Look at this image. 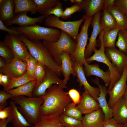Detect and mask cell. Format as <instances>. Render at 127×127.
Masks as SVG:
<instances>
[{
  "label": "cell",
  "mask_w": 127,
  "mask_h": 127,
  "mask_svg": "<svg viewBox=\"0 0 127 127\" xmlns=\"http://www.w3.org/2000/svg\"><path fill=\"white\" fill-rule=\"evenodd\" d=\"M83 9V8L81 4H75L71 7H67L65 8L61 18L66 19L70 18L74 13L80 12Z\"/></svg>",
  "instance_id": "40"
},
{
  "label": "cell",
  "mask_w": 127,
  "mask_h": 127,
  "mask_svg": "<svg viewBox=\"0 0 127 127\" xmlns=\"http://www.w3.org/2000/svg\"><path fill=\"white\" fill-rule=\"evenodd\" d=\"M119 30L117 27L111 30L104 31L102 41L105 48H115V42Z\"/></svg>",
  "instance_id": "31"
},
{
  "label": "cell",
  "mask_w": 127,
  "mask_h": 127,
  "mask_svg": "<svg viewBox=\"0 0 127 127\" xmlns=\"http://www.w3.org/2000/svg\"><path fill=\"white\" fill-rule=\"evenodd\" d=\"M10 99L19 105L18 110L29 124L32 125L37 123L40 115V107L43 102L42 97L22 96H12Z\"/></svg>",
  "instance_id": "3"
},
{
  "label": "cell",
  "mask_w": 127,
  "mask_h": 127,
  "mask_svg": "<svg viewBox=\"0 0 127 127\" xmlns=\"http://www.w3.org/2000/svg\"><path fill=\"white\" fill-rule=\"evenodd\" d=\"M11 122V118L0 120V127H7V124Z\"/></svg>",
  "instance_id": "50"
},
{
  "label": "cell",
  "mask_w": 127,
  "mask_h": 127,
  "mask_svg": "<svg viewBox=\"0 0 127 127\" xmlns=\"http://www.w3.org/2000/svg\"><path fill=\"white\" fill-rule=\"evenodd\" d=\"M107 10L114 17L120 30H127V16L115 5Z\"/></svg>",
  "instance_id": "29"
},
{
  "label": "cell",
  "mask_w": 127,
  "mask_h": 127,
  "mask_svg": "<svg viewBox=\"0 0 127 127\" xmlns=\"http://www.w3.org/2000/svg\"><path fill=\"white\" fill-rule=\"evenodd\" d=\"M73 67L76 72L77 81L79 86H83L85 91L87 92L97 101L100 93L99 88L92 86L89 83L86 77L83 66L74 62Z\"/></svg>",
  "instance_id": "17"
},
{
  "label": "cell",
  "mask_w": 127,
  "mask_h": 127,
  "mask_svg": "<svg viewBox=\"0 0 127 127\" xmlns=\"http://www.w3.org/2000/svg\"><path fill=\"white\" fill-rule=\"evenodd\" d=\"M60 58L61 70L64 76L63 82L66 85L69 80L70 75H72L73 76H76V73L73 67L74 62L70 54L64 51Z\"/></svg>",
  "instance_id": "20"
},
{
  "label": "cell",
  "mask_w": 127,
  "mask_h": 127,
  "mask_svg": "<svg viewBox=\"0 0 127 127\" xmlns=\"http://www.w3.org/2000/svg\"><path fill=\"white\" fill-rule=\"evenodd\" d=\"M31 127H64L59 117L55 115H40L37 123Z\"/></svg>",
  "instance_id": "26"
},
{
  "label": "cell",
  "mask_w": 127,
  "mask_h": 127,
  "mask_svg": "<svg viewBox=\"0 0 127 127\" xmlns=\"http://www.w3.org/2000/svg\"><path fill=\"white\" fill-rule=\"evenodd\" d=\"M4 41L11 49L14 57L26 62L30 54L26 45L21 40L19 35L8 34L4 36Z\"/></svg>",
  "instance_id": "9"
},
{
  "label": "cell",
  "mask_w": 127,
  "mask_h": 127,
  "mask_svg": "<svg viewBox=\"0 0 127 127\" xmlns=\"http://www.w3.org/2000/svg\"><path fill=\"white\" fill-rule=\"evenodd\" d=\"M10 80V78L8 75L3 74L0 73V85L3 87L5 90L8 86Z\"/></svg>",
  "instance_id": "46"
},
{
  "label": "cell",
  "mask_w": 127,
  "mask_h": 127,
  "mask_svg": "<svg viewBox=\"0 0 127 127\" xmlns=\"http://www.w3.org/2000/svg\"><path fill=\"white\" fill-rule=\"evenodd\" d=\"M115 45L119 51L127 55V30L119 31Z\"/></svg>",
  "instance_id": "35"
},
{
  "label": "cell",
  "mask_w": 127,
  "mask_h": 127,
  "mask_svg": "<svg viewBox=\"0 0 127 127\" xmlns=\"http://www.w3.org/2000/svg\"><path fill=\"white\" fill-rule=\"evenodd\" d=\"M63 114L81 121L83 119L82 114L78 109L76 105L73 103H70L67 105Z\"/></svg>",
  "instance_id": "34"
},
{
  "label": "cell",
  "mask_w": 127,
  "mask_h": 127,
  "mask_svg": "<svg viewBox=\"0 0 127 127\" xmlns=\"http://www.w3.org/2000/svg\"><path fill=\"white\" fill-rule=\"evenodd\" d=\"M6 63H7L5 60L0 57V69L4 67Z\"/></svg>",
  "instance_id": "51"
},
{
  "label": "cell",
  "mask_w": 127,
  "mask_h": 127,
  "mask_svg": "<svg viewBox=\"0 0 127 127\" xmlns=\"http://www.w3.org/2000/svg\"><path fill=\"white\" fill-rule=\"evenodd\" d=\"M104 33V31L103 30L99 36V39L101 44L99 49L97 50L95 48L93 51L94 53L93 55L86 58L85 60L88 64L93 61H96L103 63L107 66L111 73L110 82L108 90H111L115 83L120 78L122 74L120 73L117 68L112 64L105 54V48L102 41Z\"/></svg>",
  "instance_id": "6"
},
{
  "label": "cell",
  "mask_w": 127,
  "mask_h": 127,
  "mask_svg": "<svg viewBox=\"0 0 127 127\" xmlns=\"http://www.w3.org/2000/svg\"><path fill=\"white\" fill-rule=\"evenodd\" d=\"M123 97L125 100L127 99V87L125 94Z\"/></svg>",
  "instance_id": "53"
},
{
  "label": "cell",
  "mask_w": 127,
  "mask_h": 127,
  "mask_svg": "<svg viewBox=\"0 0 127 127\" xmlns=\"http://www.w3.org/2000/svg\"><path fill=\"white\" fill-rule=\"evenodd\" d=\"M27 69L26 62L14 57L11 62L7 63L4 67L0 69V73L8 75L11 78L23 75L26 72Z\"/></svg>",
  "instance_id": "12"
},
{
  "label": "cell",
  "mask_w": 127,
  "mask_h": 127,
  "mask_svg": "<svg viewBox=\"0 0 127 127\" xmlns=\"http://www.w3.org/2000/svg\"><path fill=\"white\" fill-rule=\"evenodd\" d=\"M104 0H83L81 4L86 12V16L92 17L103 9Z\"/></svg>",
  "instance_id": "25"
},
{
  "label": "cell",
  "mask_w": 127,
  "mask_h": 127,
  "mask_svg": "<svg viewBox=\"0 0 127 127\" xmlns=\"http://www.w3.org/2000/svg\"><path fill=\"white\" fill-rule=\"evenodd\" d=\"M125 103L127 107V99L125 100Z\"/></svg>",
  "instance_id": "55"
},
{
  "label": "cell",
  "mask_w": 127,
  "mask_h": 127,
  "mask_svg": "<svg viewBox=\"0 0 127 127\" xmlns=\"http://www.w3.org/2000/svg\"><path fill=\"white\" fill-rule=\"evenodd\" d=\"M19 36L26 45L30 54L38 62L44 65L59 77L61 76L62 74L61 66L55 61L43 42L40 40H30L22 34Z\"/></svg>",
  "instance_id": "2"
},
{
  "label": "cell",
  "mask_w": 127,
  "mask_h": 127,
  "mask_svg": "<svg viewBox=\"0 0 127 127\" xmlns=\"http://www.w3.org/2000/svg\"><path fill=\"white\" fill-rule=\"evenodd\" d=\"M64 89L60 85L54 84L47 89L45 95L40 96L43 102L40 107V115L60 117L63 114L65 107L72 101Z\"/></svg>",
  "instance_id": "1"
},
{
  "label": "cell",
  "mask_w": 127,
  "mask_h": 127,
  "mask_svg": "<svg viewBox=\"0 0 127 127\" xmlns=\"http://www.w3.org/2000/svg\"><path fill=\"white\" fill-rule=\"evenodd\" d=\"M115 0H104L103 10L114 5Z\"/></svg>",
  "instance_id": "49"
},
{
  "label": "cell",
  "mask_w": 127,
  "mask_h": 127,
  "mask_svg": "<svg viewBox=\"0 0 127 127\" xmlns=\"http://www.w3.org/2000/svg\"><path fill=\"white\" fill-rule=\"evenodd\" d=\"M103 127H121L113 118H111L104 121Z\"/></svg>",
  "instance_id": "48"
},
{
  "label": "cell",
  "mask_w": 127,
  "mask_h": 127,
  "mask_svg": "<svg viewBox=\"0 0 127 127\" xmlns=\"http://www.w3.org/2000/svg\"><path fill=\"white\" fill-rule=\"evenodd\" d=\"M36 12L43 15L48 10L56 7L60 2L57 0H34Z\"/></svg>",
  "instance_id": "32"
},
{
  "label": "cell",
  "mask_w": 127,
  "mask_h": 127,
  "mask_svg": "<svg viewBox=\"0 0 127 127\" xmlns=\"http://www.w3.org/2000/svg\"><path fill=\"white\" fill-rule=\"evenodd\" d=\"M70 1L75 4H80L82 3L83 0H70Z\"/></svg>",
  "instance_id": "52"
},
{
  "label": "cell",
  "mask_w": 127,
  "mask_h": 127,
  "mask_svg": "<svg viewBox=\"0 0 127 127\" xmlns=\"http://www.w3.org/2000/svg\"><path fill=\"white\" fill-rule=\"evenodd\" d=\"M54 84L60 85L64 89L67 88L63 82L55 73L46 66L45 76L40 83L35 87L33 91V97H40L45 94L46 90Z\"/></svg>",
  "instance_id": "10"
},
{
  "label": "cell",
  "mask_w": 127,
  "mask_h": 127,
  "mask_svg": "<svg viewBox=\"0 0 127 127\" xmlns=\"http://www.w3.org/2000/svg\"><path fill=\"white\" fill-rule=\"evenodd\" d=\"M83 127H103L105 121L104 113L101 108L83 117Z\"/></svg>",
  "instance_id": "21"
},
{
  "label": "cell",
  "mask_w": 127,
  "mask_h": 127,
  "mask_svg": "<svg viewBox=\"0 0 127 127\" xmlns=\"http://www.w3.org/2000/svg\"><path fill=\"white\" fill-rule=\"evenodd\" d=\"M68 93L73 103L77 105L79 102L81 98V96L79 92L75 88H72L69 90Z\"/></svg>",
  "instance_id": "43"
},
{
  "label": "cell",
  "mask_w": 127,
  "mask_h": 127,
  "mask_svg": "<svg viewBox=\"0 0 127 127\" xmlns=\"http://www.w3.org/2000/svg\"><path fill=\"white\" fill-rule=\"evenodd\" d=\"M83 65L85 75L87 77L94 75L101 79L104 82L105 85L109 86L110 82L111 73L108 70L104 71L99 67L97 64H90L86 62Z\"/></svg>",
  "instance_id": "19"
},
{
  "label": "cell",
  "mask_w": 127,
  "mask_h": 127,
  "mask_svg": "<svg viewBox=\"0 0 127 127\" xmlns=\"http://www.w3.org/2000/svg\"><path fill=\"white\" fill-rule=\"evenodd\" d=\"M26 62L27 64V69L26 72L29 76L34 79V72L38 62L30 54Z\"/></svg>",
  "instance_id": "39"
},
{
  "label": "cell",
  "mask_w": 127,
  "mask_h": 127,
  "mask_svg": "<svg viewBox=\"0 0 127 127\" xmlns=\"http://www.w3.org/2000/svg\"><path fill=\"white\" fill-rule=\"evenodd\" d=\"M114 5L127 16V0H115Z\"/></svg>",
  "instance_id": "44"
},
{
  "label": "cell",
  "mask_w": 127,
  "mask_h": 127,
  "mask_svg": "<svg viewBox=\"0 0 127 127\" xmlns=\"http://www.w3.org/2000/svg\"><path fill=\"white\" fill-rule=\"evenodd\" d=\"M34 80V79L29 76L26 72L23 75L17 77L10 78L9 83L5 91H7L15 88Z\"/></svg>",
  "instance_id": "33"
},
{
  "label": "cell",
  "mask_w": 127,
  "mask_h": 127,
  "mask_svg": "<svg viewBox=\"0 0 127 127\" xmlns=\"http://www.w3.org/2000/svg\"><path fill=\"white\" fill-rule=\"evenodd\" d=\"M26 12L19 13L14 16L11 20L3 22L4 25L8 27L13 24H17L19 26H26L34 25L37 23H41L47 17L44 14L38 17L32 18L27 15Z\"/></svg>",
  "instance_id": "14"
},
{
  "label": "cell",
  "mask_w": 127,
  "mask_h": 127,
  "mask_svg": "<svg viewBox=\"0 0 127 127\" xmlns=\"http://www.w3.org/2000/svg\"><path fill=\"white\" fill-rule=\"evenodd\" d=\"M59 119L64 127H83L82 121L62 114Z\"/></svg>",
  "instance_id": "37"
},
{
  "label": "cell",
  "mask_w": 127,
  "mask_h": 127,
  "mask_svg": "<svg viewBox=\"0 0 127 127\" xmlns=\"http://www.w3.org/2000/svg\"><path fill=\"white\" fill-rule=\"evenodd\" d=\"M0 56L7 63L11 62L14 58L12 50L4 41H0Z\"/></svg>",
  "instance_id": "36"
},
{
  "label": "cell",
  "mask_w": 127,
  "mask_h": 127,
  "mask_svg": "<svg viewBox=\"0 0 127 127\" xmlns=\"http://www.w3.org/2000/svg\"><path fill=\"white\" fill-rule=\"evenodd\" d=\"M15 7L13 0H0V20L4 22L13 18Z\"/></svg>",
  "instance_id": "24"
},
{
  "label": "cell",
  "mask_w": 127,
  "mask_h": 127,
  "mask_svg": "<svg viewBox=\"0 0 127 127\" xmlns=\"http://www.w3.org/2000/svg\"><path fill=\"white\" fill-rule=\"evenodd\" d=\"M101 16L100 11L94 15L91 20V24L93 30L90 37L89 38V43L85 50V56L86 59L91 56L94 50L96 48L97 45V37L103 30L100 24Z\"/></svg>",
  "instance_id": "13"
},
{
  "label": "cell",
  "mask_w": 127,
  "mask_h": 127,
  "mask_svg": "<svg viewBox=\"0 0 127 127\" xmlns=\"http://www.w3.org/2000/svg\"><path fill=\"white\" fill-rule=\"evenodd\" d=\"M43 43L55 61L60 66L61 65L60 57L63 52L65 51L71 55L77 45V42L73 41L69 35L62 30L59 38L56 42H52L43 40Z\"/></svg>",
  "instance_id": "5"
},
{
  "label": "cell",
  "mask_w": 127,
  "mask_h": 127,
  "mask_svg": "<svg viewBox=\"0 0 127 127\" xmlns=\"http://www.w3.org/2000/svg\"><path fill=\"white\" fill-rule=\"evenodd\" d=\"M11 94L3 90L0 91V109L6 107L7 105V100L12 96Z\"/></svg>",
  "instance_id": "42"
},
{
  "label": "cell",
  "mask_w": 127,
  "mask_h": 127,
  "mask_svg": "<svg viewBox=\"0 0 127 127\" xmlns=\"http://www.w3.org/2000/svg\"><path fill=\"white\" fill-rule=\"evenodd\" d=\"M113 118L119 124L127 123V107L125 100L123 97L112 108Z\"/></svg>",
  "instance_id": "22"
},
{
  "label": "cell",
  "mask_w": 127,
  "mask_h": 127,
  "mask_svg": "<svg viewBox=\"0 0 127 127\" xmlns=\"http://www.w3.org/2000/svg\"><path fill=\"white\" fill-rule=\"evenodd\" d=\"M45 73L46 66L38 62L34 74V78L36 81L35 87L38 86L41 82L45 76Z\"/></svg>",
  "instance_id": "38"
},
{
  "label": "cell",
  "mask_w": 127,
  "mask_h": 127,
  "mask_svg": "<svg viewBox=\"0 0 127 127\" xmlns=\"http://www.w3.org/2000/svg\"><path fill=\"white\" fill-rule=\"evenodd\" d=\"M64 11L62 4L60 2L54 8L47 11L44 14L47 16L51 15H53L59 18H61Z\"/></svg>",
  "instance_id": "41"
},
{
  "label": "cell",
  "mask_w": 127,
  "mask_h": 127,
  "mask_svg": "<svg viewBox=\"0 0 127 127\" xmlns=\"http://www.w3.org/2000/svg\"><path fill=\"white\" fill-rule=\"evenodd\" d=\"M105 53L112 64L122 74L125 67L127 65V55L115 48H105Z\"/></svg>",
  "instance_id": "15"
},
{
  "label": "cell",
  "mask_w": 127,
  "mask_h": 127,
  "mask_svg": "<svg viewBox=\"0 0 127 127\" xmlns=\"http://www.w3.org/2000/svg\"><path fill=\"white\" fill-rule=\"evenodd\" d=\"M77 107L82 114H89L101 107L98 101L89 93L85 91L81 95Z\"/></svg>",
  "instance_id": "16"
},
{
  "label": "cell",
  "mask_w": 127,
  "mask_h": 127,
  "mask_svg": "<svg viewBox=\"0 0 127 127\" xmlns=\"http://www.w3.org/2000/svg\"><path fill=\"white\" fill-rule=\"evenodd\" d=\"M84 15L80 20L73 21H64L53 15L48 16L45 19L44 25L47 27H55L67 33L72 38L76 39L79 27L84 20Z\"/></svg>",
  "instance_id": "8"
},
{
  "label": "cell",
  "mask_w": 127,
  "mask_h": 127,
  "mask_svg": "<svg viewBox=\"0 0 127 127\" xmlns=\"http://www.w3.org/2000/svg\"><path fill=\"white\" fill-rule=\"evenodd\" d=\"M0 30L7 32L8 34L19 35L22 34L20 32L9 28L4 24L3 22L0 20Z\"/></svg>",
  "instance_id": "47"
},
{
  "label": "cell",
  "mask_w": 127,
  "mask_h": 127,
  "mask_svg": "<svg viewBox=\"0 0 127 127\" xmlns=\"http://www.w3.org/2000/svg\"><path fill=\"white\" fill-rule=\"evenodd\" d=\"M36 80H32L28 83L9 90L6 92L11 94L12 96H24L27 97H33V91L36 85Z\"/></svg>",
  "instance_id": "27"
},
{
  "label": "cell",
  "mask_w": 127,
  "mask_h": 127,
  "mask_svg": "<svg viewBox=\"0 0 127 127\" xmlns=\"http://www.w3.org/2000/svg\"><path fill=\"white\" fill-rule=\"evenodd\" d=\"M93 18L86 16L81 31L77 38L76 48L72 54L71 56L73 61L82 66L86 62L85 53L88 38V30Z\"/></svg>",
  "instance_id": "7"
},
{
  "label": "cell",
  "mask_w": 127,
  "mask_h": 127,
  "mask_svg": "<svg viewBox=\"0 0 127 127\" xmlns=\"http://www.w3.org/2000/svg\"><path fill=\"white\" fill-rule=\"evenodd\" d=\"M14 15L22 12H29L32 14L36 12V5L34 0H14Z\"/></svg>",
  "instance_id": "28"
},
{
  "label": "cell",
  "mask_w": 127,
  "mask_h": 127,
  "mask_svg": "<svg viewBox=\"0 0 127 127\" xmlns=\"http://www.w3.org/2000/svg\"><path fill=\"white\" fill-rule=\"evenodd\" d=\"M127 65L125 66L121 76L114 85L112 89L108 90L109 96L108 104L112 108L115 104L124 95L127 87Z\"/></svg>",
  "instance_id": "11"
},
{
  "label": "cell",
  "mask_w": 127,
  "mask_h": 127,
  "mask_svg": "<svg viewBox=\"0 0 127 127\" xmlns=\"http://www.w3.org/2000/svg\"><path fill=\"white\" fill-rule=\"evenodd\" d=\"M91 80L97 85L99 87L100 93L97 99V101L104 115L105 121L113 117L112 108L109 106L106 99V96L108 94V90L106 86L101 84L99 82V78L96 77Z\"/></svg>",
  "instance_id": "18"
},
{
  "label": "cell",
  "mask_w": 127,
  "mask_h": 127,
  "mask_svg": "<svg viewBox=\"0 0 127 127\" xmlns=\"http://www.w3.org/2000/svg\"><path fill=\"white\" fill-rule=\"evenodd\" d=\"M121 127H127V123L119 124Z\"/></svg>",
  "instance_id": "54"
},
{
  "label": "cell",
  "mask_w": 127,
  "mask_h": 127,
  "mask_svg": "<svg viewBox=\"0 0 127 127\" xmlns=\"http://www.w3.org/2000/svg\"><path fill=\"white\" fill-rule=\"evenodd\" d=\"M15 102L11 100L10 102L9 107L11 113V122L14 127H28L32 125L27 121L18 110Z\"/></svg>",
  "instance_id": "23"
},
{
  "label": "cell",
  "mask_w": 127,
  "mask_h": 127,
  "mask_svg": "<svg viewBox=\"0 0 127 127\" xmlns=\"http://www.w3.org/2000/svg\"><path fill=\"white\" fill-rule=\"evenodd\" d=\"M100 24L104 31L111 30L117 27L115 20L107 10H103L100 18Z\"/></svg>",
  "instance_id": "30"
},
{
  "label": "cell",
  "mask_w": 127,
  "mask_h": 127,
  "mask_svg": "<svg viewBox=\"0 0 127 127\" xmlns=\"http://www.w3.org/2000/svg\"><path fill=\"white\" fill-rule=\"evenodd\" d=\"M8 28L20 32L22 34L30 40L40 41L43 40L52 42L57 41L61 33V30L58 29L42 27L36 24L26 26Z\"/></svg>",
  "instance_id": "4"
},
{
  "label": "cell",
  "mask_w": 127,
  "mask_h": 127,
  "mask_svg": "<svg viewBox=\"0 0 127 127\" xmlns=\"http://www.w3.org/2000/svg\"><path fill=\"white\" fill-rule=\"evenodd\" d=\"M11 111L9 106L0 109V120L11 118Z\"/></svg>",
  "instance_id": "45"
}]
</instances>
